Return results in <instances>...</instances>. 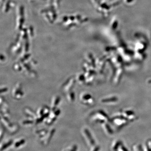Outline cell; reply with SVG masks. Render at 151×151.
I'll return each instance as SVG.
<instances>
[{"label":"cell","mask_w":151,"mask_h":151,"mask_svg":"<svg viewBox=\"0 0 151 151\" xmlns=\"http://www.w3.org/2000/svg\"><path fill=\"white\" fill-rule=\"evenodd\" d=\"M24 142L25 141L24 140L21 141L20 142H18L16 143L15 146L16 147H19L20 146H21L23 144H24Z\"/></svg>","instance_id":"6da1fadb"},{"label":"cell","mask_w":151,"mask_h":151,"mask_svg":"<svg viewBox=\"0 0 151 151\" xmlns=\"http://www.w3.org/2000/svg\"><path fill=\"white\" fill-rule=\"evenodd\" d=\"M11 144H12V142H9L8 144H5L2 147L1 149V151L2 150H4L6 148L8 147Z\"/></svg>","instance_id":"7a4b0ae2"}]
</instances>
